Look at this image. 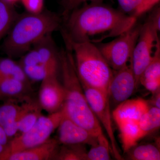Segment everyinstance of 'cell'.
<instances>
[{"instance_id":"1","label":"cell","mask_w":160,"mask_h":160,"mask_svg":"<svg viewBox=\"0 0 160 160\" xmlns=\"http://www.w3.org/2000/svg\"><path fill=\"white\" fill-rule=\"evenodd\" d=\"M62 33L65 42H90L98 44L116 38L134 26L137 18L103 2L86 3L66 17Z\"/></svg>"},{"instance_id":"2","label":"cell","mask_w":160,"mask_h":160,"mask_svg":"<svg viewBox=\"0 0 160 160\" xmlns=\"http://www.w3.org/2000/svg\"><path fill=\"white\" fill-rule=\"evenodd\" d=\"M60 72L65 92L63 109L65 115L98 139L106 137L89 106L78 76L72 52L66 48L60 51Z\"/></svg>"},{"instance_id":"3","label":"cell","mask_w":160,"mask_h":160,"mask_svg":"<svg viewBox=\"0 0 160 160\" xmlns=\"http://www.w3.org/2000/svg\"><path fill=\"white\" fill-rule=\"evenodd\" d=\"M62 19L52 12L19 14L4 39L2 50L8 57H21L46 35L60 29Z\"/></svg>"},{"instance_id":"4","label":"cell","mask_w":160,"mask_h":160,"mask_svg":"<svg viewBox=\"0 0 160 160\" xmlns=\"http://www.w3.org/2000/svg\"><path fill=\"white\" fill-rule=\"evenodd\" d=\"M70 49L80 82L109 97L112 69L96 44L90 42H65Z\"/></svg>"},{"instance_id":"5","label":"cell","mask_w":160,"mask_h":160,"mask_svg":"<svg viewBox=\"0 0 160 160\" xmlns=\"http://www.w3.org/2000/svg\"><path fill=\"white\" fill-rule=\"evenodd\" d=\"M64 115L62 108L47 116L42 115L29 130L9 141L5 151L0 156V160H4L6 156L11 153L32 148L45 142L50 138L53 132L58 129Z\"/></svg>"},{"instance_id":"6","label":"cell","mask_w":160,"mask_h":160,"mask_svg":"<svg viewBox=\"0 0 160 160\" xmlns=\"http://www.w3.org/2000/svg\"><path fill=\"white\" fill-rule=\"evenodd\" d=\"M158 27L148 17L141 26L139 35L130 60V66L134 72L137 88L140 86L141 75L151 62L157 46L160 42Z\"/></svg>"},{"instance_id":"7","label":"cell","mask_w":160,"mask_h":160,"mask_svg":"<svg viewBox=\"0 0 160 160\" xmlns=\"http://www.w3.org/2000/svg\"><path fill=\"white\" fill-rule=\"evenodd\" d=\"M142 25L135 24L112 41L97 46L112 70L122 69L130 62Z\"/></svg>"},{"instance_id":"8","label":"cell","mask_w":160,"mask_h":160,"mask_svg":"<svg viewBox=\"0 0 160 160\" xmlns=\"http://www.w3.org/2000/svg\"><path fill=\"white\" fill-rule=\"evenodd\" d=\"M89 106L101 125L106 130L115 158L122 159L118 149L112 127L109 97L102 92L81 83Z\"/></svg>"},{"instance_id":"9","label":"cell","mask_w":160,"mask_h":160,"mask_svg":"<svg viewBox=\"0 0 160 160\" xmlns=\"http://www.w3.org/2000/svg\"><path fill=\"white\" fill-rule=\"evenodd\" d=\"M39 92L38 103L42 109L49 114L56 112L62 108L65 92L58 74L46 75L42 80Z\"/></svg>"},{"instance_id":"10","label":"cell","mask_w":160,"mask_h":160,"mask_svg":"<svg viewBox=\"0 0 160 160\" xmlns=\"http://www.w3.org/2000/svg\"><path fill=\"white\" fill-rule=\"evenodd\" d=\"M116 71L109 84V98L117 106L129 99L138 88L130 64Z\"/></svg>"},{"instance_id":"11","label":"cell","mask_w":160,"mask_h":160,"mask_svg":"<svg viewBox=\"0 0 160 160\" xmlns=\"http://www.w3.org/2000/svg\"><path fill=\"white\" fill-rule=\"evenodd\" d=\"M58 141L62 145H88L98 142V138L64 115L58 128Z\"/></svg>"},{"instance_id":"12","label":"cell","mask_w":160,"mask_h":160,"mask_svg":"<svg viewBox=\"0 0 160 160\" xmlns=\"http://www.w3.org/2000/svg\"><path fill=\"white\" fill-rule=\"evenodd\" d=\"M52 34L43 37L32 47L36 50L41 62L45 66L46 75L58 74L60 72V51H58Z\"/></svg>"},{"instance_id":"13","label":"cell","mask_w":160,"mask_h":160,"mask_svg":"<svg viewBox=\"0 0 160 160\" xmlns=\"http://www.w3.org/2000/svg\"><path fill=\"white\" fill-rule=\"evenodd\" d=\"M59 145L58 140L49 138L38 146L8 155L3 160H55Z\"/></svg>"},{"instance_id":"14","label":"cell","mask_w":160,"mask_h":160,"mask_svg":"<svg viewBox=\"0 0 160 160\" xmlns=\"http://www.w3.org/2000/svg\"><path fill=\"white\" fill-rule=\"evenodd\" d=\"M150 107L149 102L143 99H129L116 106L112 112V117L116 123L138 122Z\"/></svg>"},{"instance_id":"15","label":"cell","mask_w":160,"mask_h":160,"mask_svg":"<svg viewBox=\"0 0 160 160\" xmlns=\"http://www.w3.org/2000/svg\"><path fill=\"white\" fill-rule=\"evenodd\" d=\"M15 101L7 100L0 105V126L3 128L12 124L18 126L24 115L39 105L32 100L26 101L22 105L16 104Z\"/></svg>"},{"instance_id":"16","label":"cell","mask_w":160,"mask_h":160,"mask_svg":"<svg viewBox=\"0 0 160 160\" xmlns=\"http://www.w3.org/2000/svg\"><path fill=\"white\" fill-rule=\"evenodd\" d=\"M140 85L152 94L160 89V43L157 46L151 62L141 75Z\"/></svg>"},{"instance_id":"17","label":"cell","mask_w":160,"mask_h":160,"mask_svg":"<svg viewBox=\"0 0 160 160\" xmlns=\"http://www.w3.org/2000/svg\"><path fill=\"white\" fill-rule=\"evenodd\" d=\"M31 89V86L15 79L0 75V91L10 99L25 101L31 100L28 96Z\"/></svg>"},{"instance_id":"18","label":"cell","mask_w":160,"mask_h":160,"mask_svg":"<svg viewBox=\"0 0 160 160\" xmlns=\"http://www.w3.org/2000/svg\"><path fill=\"white\" fill-rule=\"evenodd\" d=\"M139 122H122L117 123L124 152H127L145 137L138 125Z\"/></svg>"},{"instance_id":"19","label":"cell","mask_w":160,"mask_h":160,"mask_svg":"<svg viewBox=\"0 0 160 160\" xmlns=\"http://www.w3.org/2000/svg\"><path fill=\"white\" fill-rule=\"evenodd\" d=\"M0 75L19 80L30 85V81L26 76L19 63L10 58L0 57Z\"/></svg>"},{"instance_id":"20","label":"cell","mask_w":160,"mask_h":160,"mask_svg":"<svg viewBox=\"0 0 160 160\" xmlns=\"http://www.w3.org/2000/svg\"><path fill=\"white\" fill-rule=\"evenodd\" d=\"M18 15L14 5L0 0V42L8 33Z\"/></svg>"},{"instance_id":"21","label":"cell","mask_w":160,"mask_h":160,"mask_svg":"<svg viewBox=\"0 0 160 160\" xmlns=\"http://www.w3.org/2000/svg\"><path fill=\"white\" fill-rule=\"evenodd\" d=\"M138 125L145 137L159 128L160 109L154 106L149 107L140 119Z\"/></svg>"},{"instance_id":"22","label":"cell","mask_w":160,"mask_h":160,"mask_svg":"<svg viewBox=\"0 0 160 160\" xmlns=\"http://www.w3.org/2000/svg\"><path fill=\"white\" fill-rule=\"evenodd\" d=\"M128 158L132 160H159L160 152L157 146L152 144L135 146L128 152Z\"/></svg>"},{"instance_id":"23","label":"cell","mask_w":160,"mask_h":160,"mask_svg":"<svg viewBox=\"0 0 160 160\" xmlns=\"http://www.w3.org/2000/svg\"><path fill=\"white\" fill-rule=\"evenodd\" d=\"M87 152L83 145H62L59 147L55 160H87Z\"/></svg>"},{"instance_id":"24","label":"cell","mask_w":160,"mask_h":160,"mask_svg":"<svg viewBox=\"0 0 160 160\" xmlns=\"http://www.w3.org/2000/svg\"><path fill=\"white\" fill-rule=\"evenodd\" d=\"M91 146V149L87 152V160L111 159V147L106 137L98 140L96 144Z\"/></svg>"},{"instance_id":"25","label":"cell","mask_w":160,"mask_h":160,"mask_svg":"<svg viewBox=\"0 0 160 160\" xmlns=\"http://www.w3.org/2000/svg\"><path fill=\"white\" fill-rule=\"evenodd\" d=\"M40 105L23 116L18 124V130L21 133L28 131L34 126L42 115Z\"/></svg>"},{"instance_id":"26","label":"cell","mask_w":160,"mask_h":160,"mask_svg":"<svg viewBox=\"0 0 160 160\" xmlns=\"http://www.w3.org/2000/svg\"><path fill=\"white\" fill-rule=\"evenodd\" d=\"M144 0H117L120 10L131 16L138 18L142 15Z\"/></svg>"},{"instance_id":"27","label":"cell","mask_w":160,"mask_h":160,"mask_svg":"<svg viewBox=\"0 0 160 160\" xmlns=\"http://www.w3.org/2000/svg\"><path fill=\"white\" fill-rule=\"evenodd\" d=\"M103 0H64L63 2V15L66 17L71 12L87 2L97 3L103 2Z\"/></svg>"},{"instance_id":"28","label":"cell","mask_w":160,"mask_h":160,"mask_svg":"<svg viewBox=\"0 0 160 160\" xmlns=\"http://www.w3.org/2000/svg\"><path fill=\"white\" fill-rule=\"evenodd\" d=\"M26 12L37 14L44 11V0H20Z\"/></svg>"},{"instance_id":"29","label":"cell","mask_w":160,"mask_h":160,"mask_svg":"<svg viewBox=\"0 0 160 160\" xmlns=\"http://www.w3.org/2000/svg\"><path fill=\"white\" fill-rule=\"evenodd\" d=\"M160 0H144L142 7V15L151 10L159 2Z\"/></svg>"},{"instance_id":"30","label":"cell","mask_w":160,"mask_h":160,"mask_svg":"<svg viewBox=\"0 0 160 160\" xmlns=\"http://www.w3.org/2000/svg\"><path fill=\"white\" fill-rule=\"evenodd\" d=\"M160 91L158 90L155 93H153V97L151 100L152 106L157 107L160 109Z\"/></svg>"},{"instance_id":"31","label":"cell","mask_w":160,"mask_h":160,"mask_svg":"<svg viewBox=\"0 0 160 160\" xmlns=\"http://www.w3.org/2000/svg\"><path fill=\"white\" fill-rule=\"evenodd\" d=\"M10 100V99L8 98L5 96L1 92V91H0V101L5 102V101H7V100Z\"/></svg>"},{"instance_id":"32","label":"cell","mask_w":160,"mask_h":160,"mask_svg":"<svg viewBox=\"0 0 160 160\" xmlns=\"http://www.w3.org/2000/svg\"><path fill=\"white\" fill-rule=\"evenodd\" d=\"M4 1L9 3V4H11V5H14V6L15 4L18 2L19 1H20V0H4Z\"/></svg>"},{"instance_id":"33","label":"cell","mask_w":160,"mask_h":160,"mask_svg":"<svg viewBox=\"0 0 160 160\" xmlns=\"http://www.w3.org/2000/svg\"><path fill=\"white\" fill-rule=\"evenodd\" d=\"M6 148V146H3L2 145L0 144V156L2 155V154L3 153V152L5 151Z\"/></svg>"}]
</instances>
